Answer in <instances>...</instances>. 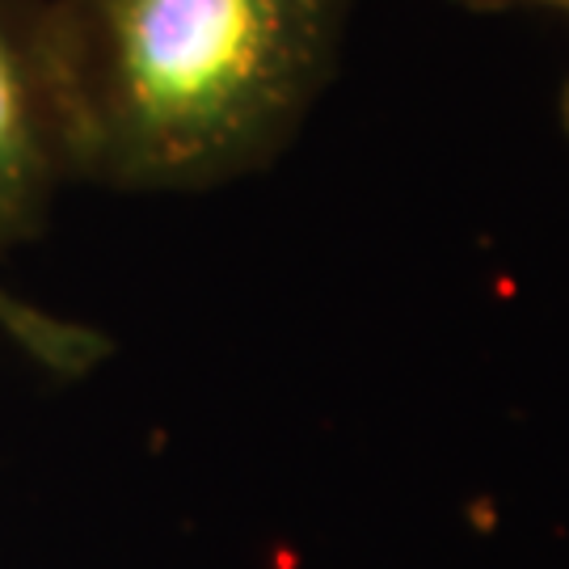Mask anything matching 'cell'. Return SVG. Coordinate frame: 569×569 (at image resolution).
I'll return each instance as SVG.
<instances>
[{"mask_svg": "<svg viewBox=\"0 0 569 569\" xmlns=\"http://www.w3.org/2000/svg\"><path fill=\"white\" fill-rule=\"evenodd\" d=\"M77 182L211 190L296 140L350 0H47Z\"/></svg>", "mask_w": 569, "mask_h": 569, "instance_id": "1", "label": "cell"}, {"mask_svg": "<svg viewBox=\"0 0 569 569\" xmlns=\"http://www.w3.org/2000/svg\"><path fill=\"white\" fill-rule=\"evenodd\" d=\"M561 122H566V136H569V84L566 93H561Z\"/></svg>", "mask_w": 569, "mask_h": 569, "instance_id": "4", "label": "cell"}, {"mask_svg": "<svg viewBox=\"0 0 569 569\" xmlns=\"http://www.w3.org/2000/svg\"><path fill=\"white\" fill-rule=\"evenodd\" d=\"M77 182L47 0H0V258L34 241L51 203ZM0 333L51 371L77 376L106 342L84 326L0 291Z\"/></svg>", "mask_w": 569, "mask_h": 569, "instance_id": "2", "label": "cell"}, {"mask_svg": "<svg viewBox=\"0 0 569 569\" xmlns=\"http://www.w3.org/2000/svg\"><path fill=\"white\" fill-rule=\"evenodd\" d=\"M472 9H502V4H549L557 13H566L569 18V0H465Z\"/></svg>", "mask_w": 569, "mask_h": 569, "instance_id": "3", "label": "cell"}]
</instances>
